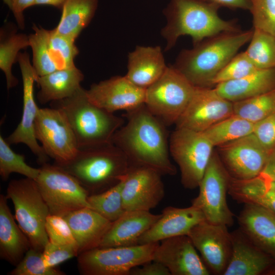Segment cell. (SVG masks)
<instances>
[{"instance_id":"obj_6","label":"cell","mask_w":275,"mask_h":275,"mask_svg":"<svg viewBox=\"0 0 275 275\" xmlns=\"http://www.w3.org/2000/svg\"><path fill=\"white\" fill-rule=\"evenodd\" d=\"M6 197L12 201L15 219L31 248L42 252L49 241L45 224L50 213L36 181L26 177L11 180Z\"/></svg>"},{"instance_id":"obj_11","label":"cell","mask_w":275,"mask_h":275,"mask_svg":"<svg viewBox=\"0 0 275 275\" xmlns=\"http://www.w3.org/2000/svg\"><path fill=\"white\" fill-rule=\"evenodd\" d=\"M231 178L219 156L213 152L199 186V193L191 201V205L202 212L208 222L233 225L234 214L226 198Z\"/></svg>"},{"instance_id":"obj_17","label":"cell","mask_w":275,"mask_h":275,"mask_svg":"<svg viewBox=\"0 0 275 275\" xmlns=\"http://www.w3.org/2000/svg\"><path fill=\"white\" fill-rule=\"evenodd\" d=\"M161 176L149 168L129 166L122 179L125 209L150 211L156 207L164 196Z\"/></svg>"},{"instance_id":"obj_40","label":"cell","mask_w":275,"mask_h":275,"mask_svg":"<svg viewBox=\"0 0 275 275\" xmlns=\"http://www.w3.org/2000/svg\"><path fill=\"white\" fill-rule=\"evenodd\" d=\"M258 69L245 51L237 53L216 75L213 80V85L215 86L221 82L241 78Z\"/></svg>"},{"instance_id":"obj_27","label":"cell","mask_w":275,"mask_h":275,"mask_svg":"<svg viewBox=\"0 0 275 275\" xmlns=\"http://www.w3.org/2000/svg\"><path fill=\"white\" fill-rule=\"evenodd\" d=\"M214 89L232 102L254 97L275 89V68L258 69L241 78L218 84Z\"/></svg>"},{"instance_id":"obj_21","label":"cell","mask_w":275,"mask_h":275,"mask_svg":"<svg viewBox=\"0 0 275 275\" xmlns=\"http://www.w3.org/2000/svg\"><path fill=\"white\" fill-rule=\"evenodd\" d=\"M204 220L205 219L202 212L193 205L186 208L165 207L159 219L140 237L138 244L187 235L194 226Z\"/></svg>"},{"instance_id":"obj_45","label":"cell","mask_w":275,"mask_h":275,"mask_svg":"<svg viewBox=\"0 0 275 275\" xmlns=\"http://www.w3.org/2000/svg\"><path fill=\"white\" fill-rule=\"evenodd\" d=\"M12 12L14 16L21 29L24 27L23 12L24 10L35 5L36 0H3Z\"/></svg>"},{"instance_id":"obj_49","label":"cell","mask_w":275,"mask_h":275,"mask_svg":"<svg viewBox=\"0 0 275 275\" xmlns=\"http://www.w3.org/2000/svg\"><path fill=\"white\" fill-rule=\"evenodd\" d=\"M67 0H36L34 6L48 5L56 7L61 10Z\"/></svg>"},{"instance_id":"obj_13","label":"cell","mask_w":275,"mask_h":275,"mask_svg":"<svg viewBox=\"0 0 275 275\" xmlns=\"http://www.w3.org/2000/svg\"><path fill=\"white\" fill-rule=\"evenodd\" d=\"M17 62L21 74L23 86V106L21 120L15 129L6 139L9 145L23 144L37 157L38 162L47 163L49 157L37 140L35 123L39 107L35 100L34 85L37 76L28 52H20Z\"/></svg>"},{"instance_id":"obj_42","label":"cell","mask_w":275,"mask_h":275,"mask_svg":"<svg viewBox=\"0 0 275 275\" xmlns=\"http://www.w3.org/2000/svg\"><path fill=\"white\" fill-rule=\"evenodd\" d=\"M45 229L49 241L78 248L72 230L64 217L49 214L46 218Z\"/></svg>"},{"instance_id":"obj_37","label":"cell","mask_w":275,"mask_h":275,"mask_svg":"<svg viewBox=\"0 0 275 275\" xmlns=\"http://www.w3.org/2000/svg\"><path fill=\"white\" fill-rule=\"evenodd\" d=\"M6 139L0 135V176L3 180H7L13 173H18L26 178L36 180L40 168L28 165L23 155L16 153L10 147Z\"/></svg>"},{"instance_id":"obj_26","label":"cell","mask_w":275,"mask_h":275,"mask_svg":"<svg viewBox=\"0 0 275 275\" xmlns=\"http://www.w3.org/2000/svg\"><path fill=\"white\" fill-rule=\"evenodd\" d=\"M7 200L6 196L0 195V257L16 266L31 245L28 237L16 223Z\"/></svg>"},{"instance_id":"obj_30","label":"cell","mask_w":275,"mask_h":275,"mask_svg":"<svg viewBox=\"0 0 275 275\" xmlns=\"http://www.w3.org/2000/svg\"><path fill=\"white\" fill-rule=\"evenodd\" d=\"M98 3V0H67L61 10V18L54 31L76 41L92 20Z\"/></svg>"},{"instance_id":"obj_50","label":"cell","mask_w":275,"mask_h":275,"mask_svg":"<svg viewBox=\"0 0 275 275\" xmlns=\"http://www.w3.org/2000/svg\"><path fill=\"white\" fill-rule=\"evenodd\" d=\"M269 184L270 187L275 191V182H271L269 181Z\"/></svg>"},{"instance_id":"obj_1","label":"cell","mask_w":275,"mask_h":275,"mask_svg":"<svg viewBox=\"0 0 275 275\" xmlns=\"http://www.w3.org/2000/svg\"><path fill=\"white\" fill-rule=\"evenodd\" d=\"M124 116L127 122L115 133L112 143L125 154L129 166L175 175L177 170L170 159L166 126L145 103L126 111Z\"/></svg>"},{"instance_id":"obj_33","label":"cell","mask_w":275,"mask_h":275,"mask_svg":"<svg viewBox=\"0 0 275 275\" xmlns=\"http://www.w3.org/2000/svg\"><path fill=\"white\" fill-rule=\"evenodd\" d=\"M28 47H30L29 35L13 33L5 38L1 35L0 69L5 74L8 90L18 83V79L12 73V66L17 62L20 51Z\"/></svg>"},{"instance_id":"obj_16","label":"cell","mask_w":275,"mask_h":275,"mask_svg":"<svg viewBox=\"0 0 275 275\" xmlns=\"http://www.w3.org/2000/svg\"><path fill=\"white\" fill-rule=\"evenodd\" d=\"M187 235L209 271L224 274L230 260L232 243L227 226L204 220L194 226Z\"/></svg>"},{"instance_id":"obj_41","label":"cell","mask_w":275,"mask_h":275,"mask_svg":"<svg viewBox=\"0 0 275 275\" xmlns=\"http://www.w3.org/2000/svg\"><path fill=\"white\" fill-rule=\"evenodd\" d=\"M253 28L275 37V0H251Z\"/></svg>"},{"instance_id":"obj_24","label":"cell","mask_w":275,"mask_h":275,"mask_svg":"<svg viewBox=\"0 0 275 275\" xmlns=\"http://www.w3.org/2000/svg\"><path fill=\"white\" fill-rule=\"evenodd\" d=\"M159 46H137L128 55L126 77L135 85L147 89L164 73L167 68Z\"/></svg>"},{"instance_id":"obj_38","label":"cell","mask_w":275,"mask_h":275,"mask_svg":"<svg viewBox=\"0 0 275 275\" xmlns=\"http://www.w3.org/2000/svg\"><path fill=\"white\" fill-rule=\"evenodd\" d=\"M49 46L59 69L75 66L74 59L79 53V50L75 40L57 33L53 29L50 31Z\"/></svg>"},{"instance_id":"obj_44","label":"cell","mask_w":275,"mask_h":275,"mask_svg":"<svg viewBox=\"0 0 275 275\" xmlns=\"http://www.w3.org/2000/svg\"><path fill=\"white\" fill-rule=\"evenodd\" d=\"M253 133L269 151L275 148V113L256 122Z\"/></svg>"},{"instance_id":"obj_3","label":"cell","mask_w":275,"mask_h":275,"mask_svg":"<svg viewBox=\"0 0 275 275\" xmlns=\"http://www.w3.org/2000/svg\"><path fill=\"white\" fill-rule=\"evenodd\" d=\"M217 5L203 0H170L164 10L167 19L161 35L168 51L183 36H190L194 45L225 32L240 31L235 20L219 17Z\"/></svg>"},{"instance_id":"obj_39","label":"cell","mask_w":275,"mask_h":275,"mask_svg":"<svg viewBox=\"0 0 275 275\" xmlns=\"http://www.w3.org/2000/svg\"><path fill=\"white\" fill-rule=\"evenodd\" d=\"M9 275H65L66 273L55 267L46 266L42 251L31 248Z\"/></svg>"},{"instance_id":"obj_20","label":"cell","mask_w":275,"mask_h":275,"mask_svg":"<svg viewBox=\"0 0 275 275\" xmlns=\"http://www.w3.org/2000/svg\"><path fill=\"white\" fill-rule=\"evenodd\" d=\"M231 235L232 254L223 275H259L268 271L274 258L256 245L240 229Z\"/></svg>"},{"instance_id":"obj_5","label":"cell","mask_w":275,"mask_h":275,"mask_svg":"<svg viewBox=\"0 0 275 275\" xmlns=\"http://www.w3.org/2000/svg\"><path fill=\"white\" fill-rule=\"evenodd\" d=\"M50 104L65 114L78 149L112 143L115 133L124 124L122 117L93 103L82 87L72 96Z\"/></svg>"},{"instance_id":"obj_31","label":"cell","mask_w":275,"mask_h":275,"mask_svg":"<svg viewBox=\"0 0 275 275\" xmlns=\"http://www.w3.org/2000/svg\"><path fill=\"white\" fill-rule=\"evenodd\" d=\"M254 124V123L233 114L203 132L214 147H218L252 133Z\"/></svg>"},{"instance_id":"obj_46","label":"cell","mask_w":275,"mask_h":275,"mask_svg":"<svg viewBox=\"0 0 275 275\" xmlns=\"http://www.w3.org/2000/svg\"><path fill=\"white\" fill-rule=\"evenodd\" d=\"M129 275H171L167 267L157 261L152 260L135 267L130 271Z\"/></svg>"},{"instance_id":"obj_18","label":"cell","mask_w":275,"mask_h":275,"mask_svg":"<svg viewBox=\"0 0 275 275\" xmlns=\"http://www.w3.org/2000/svg\"><path fill=\"white\" fill-rule=\"evenodd\" d=\"M86 93L93 103L113 113L144 103L146 96V89L133 84L125 75L114 76L93 84Z\"/></svg>"},{"instance_id":"obj_15","label":"cell","mask_w":275,"mask_h":275,"mask_svg":"<svg viewBox=\"0 0 275 275\" xmlns=\"http://www.w3.org/2000/svg\"><path fill=\"white\" fill-rule=\"evenodd\" d=\"M220 159L233 178L248 179L262 172L269 152L252 133L218 146Z\"/></svg>"},{"instance_id":"obj_9","label":"cell","mask_w":275,"mask_h":275,"mask_svg":"<svg viewBox=\"0 0 275 275\" xmlns=\"http://www.w3.org/2000/svg\"><path fill=\"white\" fill-rule=\"evenodd\" d=\"M214 146L203 132L176 128L169 140V151L179 167L184 188L199 187L213 154Z\"/></svg>"},{"instance_id":"obj_12","label":"cell","mask_w":275,"mask_h":275,"mask_svg":"<svg viewBox=\"0 0 275 275\" xmlns=\"http://www.w3.org/2000/svg\"><path fill=\"white\" fill-rule=\"evenodd\" d=\"M38 141L55 164L66 163L78 151L74 132L64 113L60 109L39 108L35 123Z\"/></svg>"},{"instance_id":"obj_36","label":"cell","mask_w":275,"mask_h":275,"mask_svg":"<svg viewBox=\"0 0 275 275\" xmlns=\"http://www.w3.org/2000/svg\"><path fill=\"white\" fill-rule=\"evenodd\" d=\"M234 114L256 123L275 113V89L248 99L233 102Z\"/></svg>"},{"instance_id":"obj_7","label":"cell","mask_w":275,"mask_h":275,"mask_svg":"<svg viewBox=\"0 0 275 275\" xmlns=\"http://www.w3.org/2000/svg\"><path fill=\"white\" fill-rule=\"evenodd\" d=\"M158 244L94 248L78 255V269L82 275H129L133 268L153 260Z\"/></svg>"},{"instance_id":"obj_4","label":"cell","mask_w":275,"mask_h":275,"mask_svg":"<svg viewBox=\"0 0 275 275\" xmlns=\"http://www.w3.org/2000/svg\"><path fill=\"white\" fill-rule=\"evenodd\" d=\"M55 165L75 178L89 195L118 184L129 167L125 154L112 143L79 149L69 162Z\"/></svg>"},{"instance_id":"obj_43","label":"cell","mask_w":275,"mask_h":275,"mask_svg":"<svg viewBox=\"0 0 275 275\" xmlns=\"http://www.w3.org/2000/svg\"><path fill=\"white\" fill-rule=\"evenodd\" d=\"M42 254L45 265L49 267H55L70 258L77 257L78 249L72 245L57 244L49 241Z\"/></svg>"},{"instance_id":"obj_8","label":"cell","mask_w":275,"mask_h":275,"mask_svg":"<svg viewBox=\"0 0 275 275\" xmlns=\"http://www.w3.org/2000/svg\"><path fill=\"white\" fill-rule=\"evenodd\" d=\"M195 87L173 65L146 89L145 104L166 126L176 124L194 94Z\"/></svg>"},{"instance_id":"obj_47","label":"cell","mask_w":275,"mask_h":275,"mask_svg":"<svg viewBox=\"0 0 275 275\" xmlns=\"http://www.w3.org/2000/svg\"><path fill=\"white\" fill-rule=\"evenodd\" d=\"M205 2L230 9H241L250 10L251 0H203Z\"/></svg>"},{"instance_id":"obj_48","label":"cell","mask_w":275,"mask_h":275,"mask_svg":"<svg viewBox=\"0 0 275 275\" xmlns=\"http://www.w3.org/2000/svg\"><path fill=\"white\" fill-rule=\"evenodd\" d=\"M261 174L270 181L275 182V148L270 151L267 160Z\"/></svg>"},{"instance_id":"obj_23","label":"cell","mask_w":275,"mask_h":275,"mask_svg":"<svg viewBox=\"0 0 275 275\" xmlns=\"http://www.w3.org/2000/svg\"><path fill=\"white\" fill-rule=\"evenodd\" d=\"M238 222L246 235L275 259V215L261 206L245 204Z\"/></svg>"},{"instance_id":"obj_2","label":"cell","mask_w":275,"mask_h":275,"mask_svg":"<svg viewBox=\"0 0 275 275\" xmlns=\"http://www.w3.org/2000/svg\"><path fill=\"white\" fill-rule=\"evenodd\" d=\"M253 28L225 32L183 49L173 66L196 87H211L218 73L250 41Z\"/></svg>"},{"instance_id":"obj_19","label":"cell","mask_w":275,"mask_h":275,"mask_svg":"<svg viewBox=\"0 0 275 275\" xmlns=\"http://www.w3.org/2000/svg\"><path fill=\"white\" fill-rule=\"evenodd\" d=\"M159 243L153 260L168 268L171 275H208L210 272L187 235L164 239Z\"/></svg>"},{"instance_id":"obj_34","label":"cell","mask_w":275,"mask_h":275,"mask_svg":"<svg viewBox=\"0 0 275 275\" xmlns=\"http://www.w3.org/2000/svg\"><path fill=\"white\" fill-rule=\"evenodd\" d=\"M245 53L259 69L275 68V37L254 29Z\"/></svg>"},{"instance_id":"obj_28","label":"cell","mask_w":275,"mask_h":275,"mask_svg":"<svg viewBox=\"0 0 275 275\" xmlns=\"http://www.w3.org/2000/svg\"><path fill=\"white\" fill-rule=\"evenodd\" d=\"M84 78L83 73L76 66L37 76L36 82L40 89L37 99L40 103L45 104L69 98L81 88Z\"/></svg>"},{"instance_id":"obj_25","label":"cell","mask_w":275,"mask_h":275,"mask_svg":"<svg viewBox=\"0 0 275 275\" xmlns=\"http://www.w3.org/2000/svg\"><path fill=\"white\" fill-rule=\"evenodd\" d=\"M76 241L78 255L99 246L112 223L90 208H83L64 217Z\"/></svg>"},{"instance_id":"obj_22","label":"cell","mask_w":275,"mask_h":275,"mask_svg":"<svg viewBox=\"0 0 275 275\" xmlns=\"http://www.w3.org/2000/svg\"><path fill=\"white\" fill-rule=\"evenodd\" d=\"M150 211L126 210L113 222L99 247L131 246L138 244L140 237L161 217Z\"/></svg>"},{"instance_id":"obj_32","label":"cell","mask_w":275,"mask_h":275,"mask_svg":"<svg viewBox=\"0 0 275 275\" xmlns=\"http://www.w3.org/2000/svg\"><path fill=\"white\" fill-rule=\"evenodd\" d=\"M33 33L29 35L33 53V66L37 76H43L59 70L49 46L50 31L36 24Z\"/></svg>"},{"instance_id":"obj_35","label":"cell","mask_w":275,"mask_h":275,"mask_svg":"<svg viewBox=\"0 0 275 275\" xmlns=\"http://www.w3.org/2000/svg\"><path fill=\"white\" fill-rule=\"evenodd\" d=\"M122 180L103 192L89 195L88 202L91 208L107 219L113 222L126 211L123 206Z\"/></svg>"},{"instance_id":"obj_14","label":"cell","mask_w":275,"mask_h":275,"mask_svg":"<svg viewBox=\"0 0 275 275\" xmlns=\"http://www.w3.org/2000/svg\"><path fill=\"white\" fill-rule=\"evenodd\" d=\"M234 114L233 102L211 87H196L186 108L176 122V128L203 132Z\"/></svg>"},{"instance_id":"obj_10","label":"cell","mask_w":275,"mask_h":275,"mask_svg":"<svg viewBox=\"0 0 275 275\" xmlns=\"http://www.w3.org/2000/svg\"><path fill=\"white\" fill-rule=\"evenodd\" d=\"M35 181L50 214L64 217L81 208H91L87 190L72 175L54 164L42 165Z\"/></svg>"},{"instance_id":"obj_29","label":"cell","mask_w":275,"mask_h":275,"mask_svg":"<svg viewBox=\"0 0 275 275\" xmlns=\"http://www.w3.org/2000/svg\"><path fill=\"white\" fill-rule=\"evenodd\" d=\"M228 194L239 203L261 206L275 215V191L270 187L269 181L261 174L243 180L231 177Z\"/></svg>"}]
</instances>
